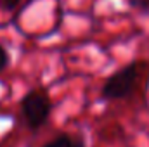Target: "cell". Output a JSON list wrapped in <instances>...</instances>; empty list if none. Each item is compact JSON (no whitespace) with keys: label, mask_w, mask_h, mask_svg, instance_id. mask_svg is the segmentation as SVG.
Instances as JSON below:
<instances>
[{"label":"cell","mask_w":149,"mask_h":147,"mask_svg":"<svg viewBox=\"0 0 149 147\" xmlns=\"http://www.w3.org/2000/svg\"><path fill=\"white\" fill-rule=\"evenodd\" d=\"M141 78V64L137 61L120 68L104 81L101 88V95L106 101H123L128 99L139 83Z\"/></svg>","instance_id":"obj_1"},{"label":"cell","mask_w":149,"mask_h":147,"mask_svg":"<svg viewBox=\"0 0 149 147\" xmlns=\"http://www.w3.org/2000/svg\"><path fill=\"white\" fill-rule=\"evenodd\" d=\"M19 106H21V114H23L24 125L30 130H38L47 123V119L50 116L52 101L45 88L35 87L28 94L23 95Z\"/></svg>","instance_id":"obj_2"},{"label":"cell","mask_w":149,"mask_h":147,"mask_svg":"<svg viewBox=\"0 0 149 147\" xmlns=\"http://www.w3.org/2000/svg\"><path fill=\"white\" fill-rule=\"evenodd\" d=\"M42 147H87L81 135H71V133H61L50 140H47Z\"/></svg>","instance_id":"obj_3"},{"label":"cell","mask_w":149,"mask_h":147,"mask_svg":"<svg viewBox=\"0 0 149 147\" xmlns=\"http://www.w3.org/2000/svg\"><path fill=\"white\" fill-rule=\"evenodd\" d=\"M127 5L139 12H149V0H127Z\"/></svg>","instance_id":"obj_4"},{"label":"cell","mask_w":149,"mask_h":147,"mask_svg":"<svg viewBox=\"0 0 149 147\" xmlns=\"http://www.w3.org/2000/svg\"><path fill=\"white\" fill-rule=\"evenodd\" d=\"M9 62H10V55H9V52H7V49L0 43V73L9 66Z\"/></svg>","instance_id":"obj_5"},{"label":"cell","mask_w":149,"mask_h":147,"mask_svg":"<svg viewBox=\"0 0 149 147\" xmlns=\"http://www.w3.org/2000/svg\"><path fill=\"white\" fill-rule=\"evenodd\" d=\"M19 2H21V0H0V10L10 12V10H14V9L19 5Z\"/></svg>","instance_id":"obj_6"}]
</instances>
